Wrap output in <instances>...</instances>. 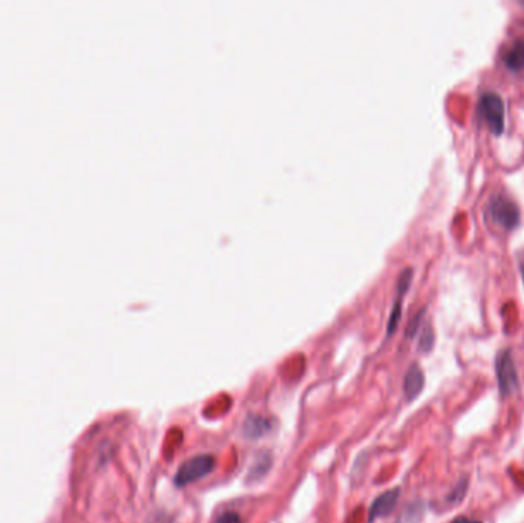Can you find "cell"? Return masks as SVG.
I'll use <instances>...</instances> for the list:
<instances>
[{"label":"cell","mask_w":524,"mask_h":523,"mask_svg":"<svg viewBox=\"0 0 524 523\" xmlns=\"http://www.w3.org/2000/svg\"><path fill=\"white\" fill-rule=\"evenodd\" d=\"M487 214L491 220L497 223L504 229L517 228L520 223V209L511 198L506 195H495L492 197L487 206Z\"/></svg>","instance_id":"3"},{"label":"cell","mask_w":524,"mask_h":523,"mask_svg":"<svg viewBox=\"0 0 524 523\" xmlns=\"http://www.w3.org/2000/svg\"><path fill=\"white\" fill-rule=\"evenodd\" d=\"M451 523H482V522L468 519V517H457V519H454Z\"/></svg>","instance_id":"16"},{"label":"cell","mask_w":524,"mask_h":523,"mask_svg":"<svg viewBox=\"0 0 524 523\" xmlns=\"http://www.w3.org/2000/svg\"><path fill=\"white\" fill-rule=\"evenodd\" d=\"M270 467H272V456L270 453L262 451L259 455L253 459V465L249 468V479L250 481H258L262 476H264Z\"/></svg>","instance_id":"9"},{"label":"cell","mask_w":524,"mask_h":523,"mask_svg":"<svg viewBox=\"0 0 524 523\" xmlns=\"http://www.w3.org/2000/svg\"><path fill=\"white\" fill-rule=\"evenodd\" d=\"M520 269H521V275H523V278H524V261H523V263H521Z\"/></svg>","instance_id":"17"},{"label":"cell","mask_w":524,"mask_h":523,"mask_svg":"<svg viewBox=\"0 0 524 523\" xmlns=\"http://www.w3.org/2000/svg\"><path fill=\"white\" fill-rule=\"evenodd\" d=\"M480 111L487 121L489 129L495 135L504 133V100L500 94L494 91L485 92L480 100Z\"/></svg>","instance_id":"4"},{"label":"cell","mask_w":524,"mask_h":523,"mask_svg":"<svg viewBox=\"0 0 524 523\" xmlns=\"http://www.w3.org/2000/svg\"><path fill=\"white\" fill-rule=\"evenodd\" d=\"M423 315H425V309L418 310V312L416 313V315L413 316V319L409 321V324H408V327H406V336H414V335L417 333L418 327H420V324H422Z\"/></svg>","instance_id":"14"},{"label":"cell","mask_w":524,"mask_h":523,"mask_svg":"<svg viewBox=\"0 0 524 523\" xmlns=\"http://www.w3.org/2000/svg\"><path fill=\"white\" fill-rule=\"evenodd\" d=\"M495 373L499 390L503 398H508L517 391L518 387V373L515 367L511 350H501L495 359Z\"/></svg>","instance_id":"2"},{"label":"cell","mask_w":524,"mask_h":523,"mask_svg":"<svg viewBox=\"0 0 524 523\" xmlns=\"http://www.w3.org/2000/svg\"><path fill=\"white\" fill-rule=\"evenodd\" d=\"M432 345H434V330L430 324H428L423 328L420 341H418V348H420L422 352H430Z\"/></svg>","instance_id":"11"},{"label":"cell","mask_w":524,"mask_h":523,"mask_svg":"<svg viewBox=\"0 0 524 523\" xmlns=\"http://www.w3.org/2000/svg\"><path fill=\"white\" fill-rule=\"evenodd\" d=\"M504 63L512 71H518L524 68V39L513 42V45L506 51Z\"/></svg>","instance_id":"8"},{"label":"cell","mask_w":524,"mask_h":523,"mask_svg":"<svg viewBox=\"0 0 524 523\" xmlns=\"http://www.w3.org/2000/svg\"><path fill=\"white\" fill-rule=\"evenodd\" d=\"M521 4H523V5H524V0H523V2H521Z\"/></svg>","instance_id":"18"},{"label":"cell","mask_w":524,"mask_h":523,"mask_svg":"<svg viewBox=\"0 0 524 523\" xmlns=\"http://www.w3.org/2000/svg\"><path fill=\"white\" fill-rule=\"evenodd\" d=\"M400 316H401V301L399 298V300H396L394 306H392L391 315H389V319H388V327H387L388 335L394 333V330H396L399 321H400Z\"/></svg>","instance_id":"12"},{"label":"cell","mask_w":524,"mask_h":523,"mask_svg":"<svg viewBox=\"0 0 524 523\" xmlns=\"http://www.w3.org/2000/svg\"><path fill=\"white\" fill-rule=\"evenodd\" d=\"M270 430H272V424H270V421L266 419L264 416L255 413H250L242 425L244 436L251 441L262 438V436L267 434Z\"/></svg>","instance_id":"7"},{"label":"cell","mask_w":524,"mask_h":523,"mask_svg":"<svg viewBox=\"0 0 524 523\" xmlns=\"http://www.w3.org/2000/svg\"><path fill=\"white\" fill-rule=\"evenodd\" d=\"M216 467V459L212 455H198L182 462L177 474H175V485L182 488L194 484L199 479L211 474Z\"/></svg>","instance_id":"1"},{"label":"cell","mask_w":524,"mask_h":523,"mask_svg":"<svg viewBox=\"0 0 524 523\" xmlns=\"http://www.w3.org/2000/svg\"><path fill=\"white\" fill-rule=\"evenodd\" d=\"M425 387V374L418 364H413L408 369L405 374V382H404V390L405 396L408 400H414L418 395L422 393Z\"/></svg>","instance_id":"6"},{"label":"cell","mask_w":524,"mask_h":523,"mask_svg":"<svg viewBox=\"0 0 524 523\" xmlns=\"http://www.w3.org/2000/svg\"><path fill=\"white\" fill-rule=\"evenodd\" d=\"M466 490H468V481L463 479V481L456 488H454V491L448 496V500L452 503H460L463 499H465Z\"/></svg>","instance_id":"13"},{"label":"cell","mask_w":524,"mask_h":523,"mask_svg":"<svg viewBox=\"0 0 524 523\" xmlns=\"http://www.w3.org/2000/svg\"><path fill=\"white\" fill-rule=\"evenodd\" d=\"M413 276H414L413 267H405L400 272V275L397 276V290H399L400 296L406 292L409 284H411V281H413Z\"/></svg>","instance_id":"10"},{"label":"cell","mask_w":524,"mask_h":523,"mask_svg":"<svg viewBox=\"0 0 524 523\" xmlns=\"http://www.w3.org/2000/svg\"><path fill=\"white\" fill-rule=\"evenodd\" d=\"M400 498V488H391V490L382 493L379 498H375V500L371 503L370 511H368V522L373 523L374 520H378L379 517H385L389 516V514L394 511L396 505Z\"/></svg>","instance_id":"5"},{"label":"cell","mask_w":524,"mask_h":523,"mask_svg":"<svg viewBox=\"0 0 524 523\" xmlns=\"http://www.w3.org/2000/svg\"><path fill=\"white\" fill-rule=\"evenodd\" d=\"M215 523H242V520H241V516L238 512L227 511V512L221 514V516L216 519Z\"/></svg>","instance_id":"15"}]
</instances>
